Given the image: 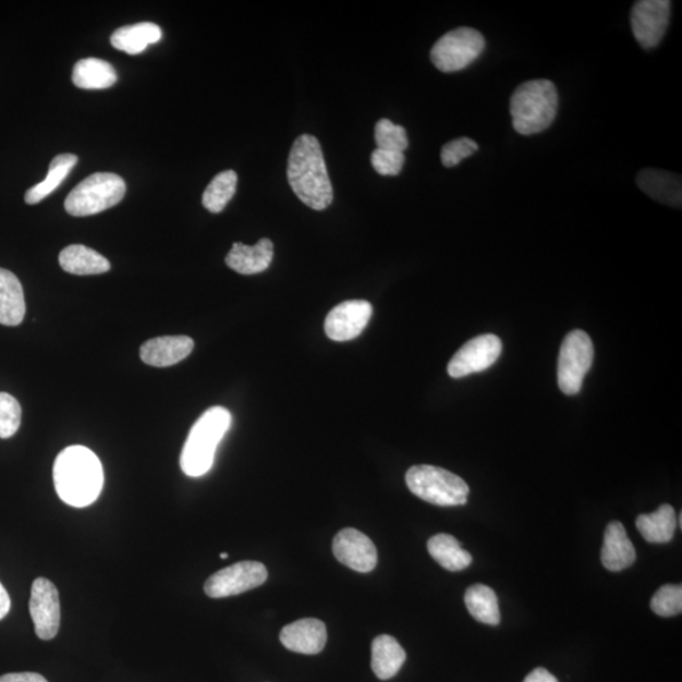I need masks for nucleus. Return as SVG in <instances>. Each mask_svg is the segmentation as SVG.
<instances>
[{
  "label": "nucleus",
  "mask_w": 682,
  "mask_h": 682,
  "mask_svg": "<svg viewBox=\"0 0 682 682\" xmlns=\"http://www.w3.org/2000/svg\"><path fill=\"white\" fill-rule=\"evenodd\" d=\"M636 526L647 543L668 544L678 527L677 512L670 504H662L654 513L638 515Z\"/></svg>",
  "instance_id": "24"
},
{
  "label": "nucleus",
  "mask_w": 682,
  "mask_h": 682,
  "mask_svg": "<svg viewBox=\"0 0 682 682\" xmlns=\"http://www.w3.org/2000/svg\"><path fill=\"white\" fill-rule=\"evenodd\" d=\"M117 81V71L105 60L84 59L76 62L74 68L73 83L81 89H108Z\"/></svg>",
  "instance_id": "25"
},
{
  "label": "nucleus",
  "mask_w": 682,
  "mask_h": 682,
  "mask_svg": "<svg viewBox=\"0 0 682 682\" xmlns=\"http://www.w3.org/2000/svg\"><path fill=\"white\" fill-rule=\"evenodd\" d=\"M372 315L373 307L368 301H345L329 313L325 320V332L334 341L353 340L366 329Z\"/></svg>",
  "instance_id": "13"
},
{
  "label": "nucleus",
  "mask_w": 682,
  "mask_h": 682,
  "mask_svg": "<svg viewBox=\"0 0 682 682\" xmlns=\"http://www.w3.org/2000/svg\"><path fill=\"white\" fill-rule=\"evenodd\" d=\"M484 49L486 41L479 31L460 27L448 32L434 45L430 58L442 73H455L472 65Z\"/></svg>",
  "instance_id": "7"
},
{
  "label": "nucleus",
  "mask_w": 682,
  "mask_h": 682,
  "mask_svg": "<svg viewBox=\"0 0 682 682\" xmlns=\"http://www.w3.org/2000/svg\"><path fill=\"white\" fill-rule=\"evenodd\" d=\"M288 179L293 193L308 208L325 210L332 203V186L319 141L310 134L297 137L291 148Z\"/></svg>",
  "instance_id": "1"
},
{
  "label": "nucleus",
  "mask_w": 682,
  "mask_h": 682,
  "mask_svg": "<svg viewBox=\"0 0 682 682\" xmlns=\"http://www.w3.org/2000/svg\"><path fill=\"white\" fill-rule=\"evenodd\" d=\"M268 571L257 561H242L218 571L204 585L206 596L220 599L240 596L265 584Z\"/></svg>",
  "instance_id": "9"
},
{
  "label": "nucleus",
  "mask_w": 682,
  "mask_h": 682,
  "mask_svg": "<svg viewBox=\"0 0 682 682\" xmlns=\"http://www.w3.org/2000/svg\"><path fill=\"white\" fill-rule=\"evenodd\" d=\"M273 259V243L267 238L256 245L234 243L226 258L229 268L233 271L249 276L265 272Z\"/></svg>",
  "instance_id": "17"
},
{
  "label": "nucleus",
  "mask_w": 682,
  "mask_h": 682,
  "mask_svg": "<svg viewBox=\"0 0 682 682\" xmlns=\"http://www.w3.org/2000/svg\"><path fill=\"white\" fill-rule=\"evenodd\" d=\"M232 425V415L224 407H211L197 419L182 449L180 465L188 477L197 478L208 473L214 464L217 448Z\"/></svg>",
  "instance_id": "3"
},
{
  "label": "nucleus",
  "mask_w": 682,
  "mask_h": 682,
  "mask_svg": "<svg viewBox=\"0 0 682 682\" xmlns=\"http://www.w3.org/2000/svg\"><path fill=\"white\" fill-rule=\"evenodd\" d=\"M59 260L63 271L71 275H101L110 269L109 260L106 257L99 255L97 251L81 244L69 245V247L62 249Z\"/></svg>",
  "instance_id": "22"
},
{
  "label": "nucleus",
  "mask_w": 682,
  "mask_h": 682,
  "mask_svg": "<svg viewBox=\"0 0 682 682\" xmlns=\"http://www.w3.org/2000/svg\"><path fill=\"white\" fill-rule=\"evenodd\" d=\"M0 682H49L42 675L35 672L7 673L0 677Z\"/></svg>",
  "instance_id": "35"
},
{
  "label": "nucleus",
  "mask_w": 682,
  "mask_h": 682,
  "mask_svg": "<svg viewBox=\"0 0 682 682\" xmlns=\"http://www.w3.org/2000/svg\"><path fill=\"white\" fill-rule=\"evenodd\" d=\"M29 613L39 638L57 637L61 622L60 598L57 586L49 579L38 577L32 584Z\"/></svg>",
  "instance_id": "11"
},
{
  "label": "nucleus",
  "mask_w": 682,
  "mask_h": 682,
  "mask_svg": "<svg viewBox=\"0 0 682 682\" xmlns=\"http://www.w3.org/2000/svg\"><path fill=\"white\" fill-rule=\"evenodd\" d=\"M636 561V550L621 522L613 521L607 526L601 549L602 565L609 571H622Z\"/></svg>",
  "instance_id": "18"
},
{
  "label": "nucleus",
  "mask_w": 682,
  "mask_h": 682,
  "mask_svg": "<svg viewBox=\"0 0 682 682\" xmlns=\"http://www.w3.org/2000/svg\"><path fill=\"white\" fill-rule=\"evenodd\" d=\"M594 360L592 339L583 330L569 332L560 349L558 380L562 392L574 395L581 392L584 378Z\"/></svg>",
  "instance_id": "8"
},
{
  "label": "nucleus",
  "mask_w": 682,
  "mask_h": 682,
  "mask_svg": "<svg viewBox=\"0 0 682 682\" xmlns=\"http://www.w3.org/2000/svg\"><path fill=\"white\" fill-rule=\"evenodd\" d=\"M26 301L17 276L0 268V324L19 327L25 319Z\"/></svg>",
  "instance_id": "20"
},
{
  "label": "nucleus",
  "mask_w": 682,
  "mask_h": 682,
  "mask_svg": "<svg viewBox=\"0 0 682 682\" xmlns=\"http://www.w3.org/2000/svg\"><path fill=\"white\" fill-rule=\"evenodd\" d=\"M637 185L654 200L680 208L682 200L681 176L662 170L646 169L638 173Z\"/></svg>",
  "instance_id": "19"
},
{
  "label": "nucleus",
  "mask_w": 682,
  "mask_h": 682,
  "mask_svg": "<svg viewBox=\"0 0 682 682\" xmlns=\"http://www.w3.org/2000/svg\"><path fill=\"white\" fill-rule=\"evenodd\" d=\"M502 353V341L494 334L467 341L451 358L448 372L455 379L479 373L494 366Z\"/></svg>",
  "instance_id": "12"
},
{
  "label": "nucleus",
  "mask_w": 682,
  "mask_h": 682,
  "mask_svg": "<svg viewBox=\"0 0 682 682\" xmlns=\"http://www.w3.org/2000/svg\"><path fill=\"white\" fill-rule=\"evenodd\" d=\"M523 682H559L557 678L552 675L551 672L546 669L538 668L533 672L528 673Z\"/></svg>",
  "instance_id": "36"
},
{
  "label": "nucleus",
  "mask_w": 682,
  "mask_h": 682,
  "mask_svg": "<svg viewBox=\"0 0 682 682\" xmlns=\"http://www.w3.org/2000/svg\"><path fill=\"white\" fill-rule=\"evenodd\" d=\"M478 143L471 138H458L447 143L441 149V162L446 168H455L465 158L477 153Z\"/></svg>",
  "instance_id": "33"
},
{
  "label": "nucleus",
  "mask_w": 682,
  "mask_h": 682,
  "mask_svg": "<svg viewBox=\"0 0 682 682\" xmlns=\"http://www.w3.org/2000/svg\"><path fill=\"white\" fill-rule=\"evenodd\" d=\"M671 14L669 0H640L631 12V27L636 41L645 50L658 46L668 31Z\"/></svg>",
  "instance_id": "10"
},
{
  "label": "nucleus",
  "mask_w": 682,
  "mask_h": 682,
  "mask_svg": "<svg viewBox=\"0 0 682 682\" xmlns=\"http://www.w3.org/2000/svg\"><path fill=\"white\" fill-rule=\"evenodd\" d=\"M162 37V31L155 23L143 22L133 26H124L110 37L114 49L129 54H139L149 45L157 44Z\"/></svg>",
  "instance_id": "23"
},
{
  "label": "nucleus",
  "mask_w": 682,
  "mask_h": 682,
  "mask_svg": "<svg viewBox=\"0 0 682 682\" xmlns=\"http://www.w3.org/2000/svg\"><path fill=\"white\" fill-rule=\"evenodd\" d=\"M406 483L412 494L440 507L464 506L470 495V487L462 478L433 465L410 467Z\"/></svg>",
  "instance_id": "5"
},
{
  "label": "nucleus",
  "mask_w": 682,
  "mask_h": 682,
  "mask_svg": "<svg viewBox=\"0 0 682 682\" xmlns=\"http://www.w3.org/2000/svg\"><path fill=\"white\" fill-rule=\"evenodd\" d=\"M238 176L232 170L220 172L212 179L203 195V205L210 212L218 214L226 209V206L236 192Z\"/></svg>",
  "instance_id": "29"
},
{
  "label": "nucleus",
  "mask_w": 682,
  "mask_h": 682,
  "mask_svg": "<svg viewBox=\"0 0 682 682\" xmlns=\"http://www.w3.org/2000/svg\"><path fill=\"white\" fill-rule=\"evenodd\" d=\"M559 95L550 81H531L521 84L511 98L513 129L523 136L549 129L557 117Z\"/></svg>",
  "instance_id": "4"
},
{
  "label": "nucleus",
  "mask_w": 682,
  "mask_h": 682,
  "mask_svg": "<svg viewBox=\"0 0 682 682\" xmlns=\"http://www.w3.org/2000/svg\"><path fill=\"white\" fill-rule=\"evenodd\" d=\"M280 641L292 653L317 655L327 645V625L315 618H305L285 625L281 631Z\"/></svg>",
  "instance_id": "15"
},
{
  "label": "nucleus",
  "mask_w": 682,
  "mask_h": 682,
  "mask_svg": "<svg viewBox=\"0 0 682 682\" xmlns=\"http://www.w3.org/2000/svg\"><path fill=\"white\" fill-rule=\"evenodd\" d=\"M76 163L77 156L75 155L63 154L54 157L50 165L49 173H47V178L28 190L25 195V202L28 205L41 203L65 181L70 171L75 168Z\"/></svg>",
  "instance_id": "28"
},
{
  "label": "nucleus",
  "mask_w": 682,
  "mask_h": 682,
  "mask_svg": "<svg viewBox=\"0 0 682 682\" xmlns=\"http://www.w3.org/2000/svg\"><path fill=\"white\" fill-rule=\"evenodd\" d=\"M22 422V409L10 393L0 392V439L17 434Z\"/></svg>",
  "instance_id": "31"
},
{
  "label": "nucleus",
  "mask_w": 682,
  "mask_h": 682,
  "mask_svg": "<svg viewBox=\"0 0 682 682\" xmlns=\"http://www.w3.org/2000/svg\"><path fill=\"white\" fill-rule=\"evenodd\" d=\"M404 161H406V158H404L402 153L379 148L370 157L373 169L382 174V176H398L403 169Z\"/></svg>",
  "instance_id": "34"
},
{
  "label": "nucleus",
  "mask_w": 682,
  "mask_h": 682,
  "mask_svg": "<svg viewBox=\"0 0 682 682\" xmlns=\"http://www.w3.org/2000/svg\"><path fill=\"white\" fill-rule=\"evenodd\" d=\"M427 550L436 562L449 571H462L472 564V555L462 549L454 536L435 535L427 543Z\"/></svg>",
  "instance_id": "26"
},
{
  "label": "nucleus",
  "mask_w": 682,
  "mask_h": 682,
  "mask_svg": "<svg viewBox=\"0 0 682 682\" xmlns=\"http://www.w3.org/2000/svg\"><path fill=\"white\" fill-rule=\"evenodd\" d=\"M11 610V598L8 596V593L2 583H0V621L5 618Z\"/></svg>",
  "instance_id": "37"
},
{
  "label": "nucleus",
  "mask_w": 682,
  "mask_h": 682,
  "mask_svg": "<svg viewBox=\"0 0 682 682\" xmlns=\"http://www.w3.org/2000/svg\"><path fill=\"white\" fill-rule=\"evenodd\" d=\"M229 555L227 552L220 553V559H228Z\"/></svg>",
  "instance_id": "38"
},
{
  "label": "nucleus",
  "mask_w": 682,
  "mask_h": 682,
  "mask_svg": "<svg viewBox=\"0 0 682 682\" xmlns=\"http://www.w3.org/2000/svg\"><path fill=\"white\" fill-rule=\"evenodd\" d=\"M53 482L63 502L83 509L99 498L105 486V472L90 449L70 447L54 460Z\"/></svg>",
  "instance_id": "2"
},
{
  "label": "nucleus",
  "mask_w": 682,
  "mask_h": 682,
  "mask_svg": "<svg viewBox=\"0 0 682 682\" xmlns=\"http://www.w3.org/2000/svg\"><path fill=\"white\" fill-rule=\"evenodd\" d=\"M125 182L110 172H98L86 178L69 194L65 209L70 216L82 218L95 216L113 208L123 200Z\"/></svg>",
  "instance_id": "6"
},
{
  "label": "nucleus",
  "mask_w": 682,
  "mask_h": 682,
  "mask_svg": "<svg viewBox=\"0 0 682 682\" xmlns=\"http://www.w3.org/2000/svg\"><path fill=\"white\" fill-rule=\"evenodd\" d=\"M406 653L398 640L388 634H380L372 644V670L380 680H390L398 675Z\"/></svg>",
  "instance_id": "21"
},
{
  "label": "nucleus",
  "mask_w": 682,
  "mask_h": 682,
  "mask_svg": "<svg viewBox=\"0 0 682 682\" xmlns=\"http://www.w3.org/2000/svg\"><path fill=\"white\" fill-rule=\"evenodd\" d=\"M194 340L188 337H161L146 341L141 346V360L148 366L171 367L187 358L194 349Z\"/></svg>",
  "instance_id": "16"
},
{
  "label": "nucleus",
  "mask_w": 682,
  "mask_h": 682,
  "mask_svg": "<svg viewBox=\"0 0 682 682\" xmlns=\"http://www.w3.org/2000/svg\"><path fill=\"white\" fill-rule=\"evenodd\" d=\"M375 138L379 149L404 153L409 148L407 132L390 119H380L376 124Z\"/></svg>",
  "instance_id": "30"
},
{
  "label": "nucleus",
  "mask_w": 682,
  "mask_h": 682,
  "mask_svg": "<svg viewBox=\"0 0 682 682\" xmlns=\"http://www.w3.org/2000/svg\"><path fill=\"white\" fill-rule=\"evenodd\" d=\"M332 551L341 564L358 573H369L377 565L378 553L375 544L367 535L355 528L341 529L334 538Z\"/></svg>",
  "instance_id": "14"
},
{
  "label": "nucleus",
  "mask_w": 682,
  "mask_h": 682,
  "mask_svg": "<svg viewBox=\"0 0 682 682\" xmlns=\"http://www.w3.org/2000/svg\"><path fill=\"white\" fill-rule=\"evenodd\" d=\"M464 601L475 621L489 625H497L501 622L498 598L489 586L472 585L465 593Z\"/></svg>",
  "instance_id": "27"
},
{
  "label": "nucleus",
  "mask_w": 682,
  "mask_h": 682,
  "mask_svg": "<svg viewBox=\"0 0 682 682\" xmlns=\"http://www.w3.org/2000/svg\"><path fill=\"white\" fill-rule=\"evenodd\" d=\"M651 608L657 616L673 617L682 612V586L666 584L655 593Z\"/></svg>",
  "instance_id": "32"
}]
</instances>
